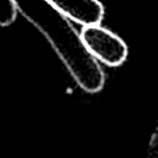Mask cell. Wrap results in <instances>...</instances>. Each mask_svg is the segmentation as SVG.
Wrapping results in <instances>:
<instances>
[{
	"label": "cell",
	"instance_id": "1",
	"mask_svg": "<svg viewBox=\"0 0 158 158\" xmlns=\"http://www.w3.org/2000/svg\"><path fill=\"white\" fill-rule=\"evenodd\" d=\"M17 11L49 42L75 83L88 93L104 88L105 74L99 62L86 49L80 33L69 19L47 0H14Z\"/></svg>",
	"mask_w": 158,
	"mask_h": 158
},
{
	"label": "cell",
	"instance_id": "2",
	"mask_svg": "<svg viewBox=\"0 0 158 158\" xmlns=\"http://www.w3.org/2000/svg\"><path fill=\"white\" fill-rule=\"evenodd\" d=\"M80 36L89 53L98 62L109 67L121 65L128 56V47L125 41L101 25L83 27Z\"/></svg>",
	"mask_w": 158,
	"mask_h": 158
},
{
	"label": "cell",
	"instance_id": "3",
	"mask_svg": "<svg viewBox=\"0 0 158 158\" xmlns=\"http://www.w3.org/2000/svg\"><path fill=\"white\" fill-rule=\"evenodd\" d=\"M54 9L67 19L79 25H100L104 19L105 9L100 0H47Z\"/></svg>",
	"mask_w": 158,
	"mask_h": 158
},
{
	"label": "cell",
	"instance_id": "4",
	"mask_svg": "<svg viewBox=\"0 0 158 158\" xmlns=\"http://www.w3.org/2000/svg\"><path fill=\"white\" fill-rule=\"evenodd\" d=\"M14 0H0V26H10L17 16Z\"/></svg>",
	"mask_w": 158,
	"mask_h": 158
}]
</instances>
